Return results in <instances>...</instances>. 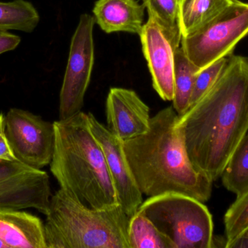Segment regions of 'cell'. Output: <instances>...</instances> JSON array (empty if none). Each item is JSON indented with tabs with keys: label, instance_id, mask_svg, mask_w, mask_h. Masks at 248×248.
I'll list each match as a JSON object with an SVG mask.
<instances>
[{
	"label": "cell",
	"instance_id": "obj_16",
	"mask_svg": "<svg viewBox=\"0 0 248 248\" xmlns=\"http://www.w3.org/2000/svg\"><path fill=\"white\" fill-rule=\"evenodd\" d=\"M201 68L189 59L182 47L176 49L173 65V107L179 116L186 112L189 106L191 96L197 75Z\"/></svg>",
	"mask_w": 248,
	"mask_h": 248
},
{
	"label": "cell",
	"instance_id": "obj_3",
	"mask_svg": "<svg viewBox=\"0 0 248 248\" xmlns=\"http://www.w3.org/2000/svg\"><path fill=\"white\" fill-rule=\"evenodd\" d=\"M55 141L50 170L68 195L88 208L119 205L104 152L94 137L88 114L53 122Z\"/></svg>",
	"mask_w": 248,
	"mask_h": 248
},
{
	"label": "cell",
	"instance_id": "obj_25",
	"mask_svg": "<svg viewBox=\"0 0 248 248\" xmlns=\"http://www.w3.org/2000/svg\"><path fill=\"white\" fill-rule=\"evenodd\" d=\"M226 248H248V228L234 240L227 242Z\"/></svg>",
	"mask_w": 248,
	"mask_h": 248
},
{
	"label": "cell",
	"instance_id": "obj_26",
	"mask_svg": "<svg viewBox=\"0 0 248 248\" xmlns=\"http://www.w3.org/2000/svg\"><path fill=\"white\" fill-rule=\"evenodd\" d=\"M0 248H7V246L0 240Z\"/></svg>",
	"mask_w": 248,
	"mask_h": 248
},
{
	"label": "cell",
	"instance_id": "obj_13",
	"mask_svg": "<svg viewBox=\"0 0 248 248\" xmlns=\"http://www.w3.org/2000/svg\"><path fill=\"white\" fill-rule=\"evenodd\" d=\"M96 23L106 33L125 32L140 35L144 6L136 0H98L93 9Z\"/></svg>",
	"mask_w": 248,
	"mask_h": 248
},
{
	"label": "cell",
	"instance_id": "obj_12",
	"mask_svg": "<svg viewBox=\"0 0 248 248\" xmlns=\"http://www.w3.org/2000/svg\"><path fill=\"white\" fill-rule=\"evenodd\" d=\"M108 129L124 141L144 135L150 128V108L134 90L113 87L106 100Z\"/></svg>",
	"mask_w": 248,
	"mask_h": 248
},
{
	"label": "cell",
	"instance_id": "obj_1",
	"mask_svg": "<svg viewBox=\"0 0 248 248\" xmlns=\"http://www.w3.org/2000/svg\"><path fill=\"white\" fill-rule=\"evenodd\" d=\"M188 156L213 182L248 131V58L229 56L212 87L179 116Z\"/></svg>",
	"mask_w": 248,
	"mask_h": 248
},
{
	"label": "cell",
	"instance_id": "obj_2",
	"mask_svg": "<svg viewBox=\"0 0 248 248\" xmlns=\"http://www.w3.org/2000/svg\"><path fill=\"white\" fill-rule=\"evenodd\" d=\"M178 120L173 106L162 109L150 119L146 133L124 141V151L142 195L179 194L204 203L213 182L192 165Z\"/></svg>",
	"mask_w": 248,
	"mask_h": 248
},
{
	"label": "cell",
	"instance_id": "obj_11",
	"mask_svg": "<svg viewBox=\"0 0 248 248\" xmlns=\"http://www.w3.org/2000/svg\"><path fill=\"white\" fill-rule=\"evenodd\" d=\"M88 117L92 131L104 152L118 202L131 218L142 204L143 198L127 160L124 142L100 123L93 114L89 113Z\"/></svg>",
	"mask_w": 248,
	"mask_h": 248
},
{
	"label": "cell",
	"instance_id": "obj_23",
	"mask_svg": "<svg viewBox=\"0 0 248 248\" xmlns=\"http://www.w3.org/2000/svg\"><path fill=\"white\" fill-rule=\"evenodd\" d=\"M0 160L13 161L17 158L15 157L11 147L9 144L8 140L4 129V115L0 113Z\"/></svg>",
	"mask_w": 248,
	"mask_h": 248
},
{
	"label": "cell",
	"instance_id": "obj_8",
	"mask_svg": "<svg viewBox=\"0 0 248 248\" xmlns=\"http://www.w3.org/2000/svg\"><path fill=\"white\" fill-rule=\"evenodd\" d=\"M4 129L18 161L38 170L50 164L55 141L53 123L31 112L13 108L4 115Z\"/></svg>",
	"mask_w": 248,
	"mask_h": 248
},
{
	"label": "cell",
	"instance_id": "obj_24",
	"mask_svg": "<svg viewBox=\"0 0 248 248\" xmlns=\"http://www.w3.org/2000/svg\"><path fill=\"white\" fill-rule=\"evenodd\" d=\"M21 39L20 36L7 31L0 30V55L16 49Z\"/></svg>",
	"mask_w": 248,
	"mask_h": 248
},
{
	"label": "cell",
	"instance_id": "obj_17",
	"mask_svg": "<svg viewBox=\"0 0 248 248\" xmlns=\"http://www.w3.org/2000/svg\"><path fill=\"white\" fill-rule=\"evenodd\" d=\"M40 17L34 6L26 0L0 1V30H18L30 33L39 24Z\"/></svg>",
	"mask_w": 248,
	"mask_h": 248
},
{
	"label": "cell",
	"instance_id": "obj_15",
	"mask_svg": "<svg viewBox=\"0 0 248 248\" xmlns=\"http://www.w3.org/2000/svg\"><path fill=\"white\" fill-rule=\"evenodd\" d=\"M235 0H179V25L182 36L218 16Z\"/></svg>",
	"mask_w": 248,
	"mask_h": 248
},
{
	"label": "cell",
	"instance_id": "obj_14",
	"mask_svg": "<svg viewBox=\"0 0 248 248\" xmlns=\"http://www.w3.org/2000/svg\"><path fill=\"white\" fill-rule=\"evenodd\" d=\"M0 240L7 248H46L40 218L20 211L0 212Z\"/></svg>",
	"mask_w": 248,
	"mask_h": 248
},
{
	"label": "cell",
	"instance_id": "obj_7",
	"mask_svg": "<svg viewBox=\"0 0 248 248\" xmlns=\"http://www.w3.org/2000/svg\"><path fill=\"white\" fill-rule=\"evenodd\" d=\"M94 16L82 14L73 35L68 64L60 93V119L81 112L94 61Z\"/></svg>",
	"mask_w": 248,
	"mask_h": 248
},
{
	"label": "cell",
	"instance_id": "obj_4",
	"mask_svg": "<svg viewBox=\"0 0 248 248\" xmlns=\"http://www.w3.org/2000/svg\"><path fill=\"white\" fill-rule=\"evenodd\" d=\"M45 225L46 248H130V217L120 205L94 209L62 189L51 197Z\"/></svg>",
	"mask_w": 248,
	"mask_h": 248
},
{
	"label": "cell",
	"instance_id": "obj_20",
	"mask_svg": "<svg viewBox=\"0 0 248 248\" xmlns=\"http://www.w3.org/2000/svg\"><path fill=\"white\" fill-rule=\"evenodd\" d=\"M149 17L164 29H180L179 25V0H142Z\"/></svg>",
	"mask_w": 248,
	"mask_h": 248
},
{
	"label": "cell",
	"instance_id": "obj_21",
	"mask_svg": "<svg viewBox=\"0 0 248 248\" xmlns=\"http://www.w3.org/2000/svg\"><path fill=\"white\" fill-rule=\"evenodd\" d=\"M226 238L227 242L238 237L248 228V191L238 197L224 215Z\"/></svg>",
	"mask_w": 248,
	"mask_h": 248
},
{
	"label": "cell",
	"instance_id": "obj_5",
	"mask_svg": "<svg viewBox=\"0 0 248 248\" xmlns=\"http://www.w3.org/2000/svg\"><path fill=\"white\" fill-rule=\"evenodd\" d=\"M138 211L168 237L175 248H212L214 222L203 202L179 194L149 198Z\"/></svg>",
	"mask_w": 248,
	"mask_h": 248
},
{
	"label": "cell",
	"instance_id": "obj_10",
	"mask_svg": "<svg viewBox=\"0 0 248 248\" xmlns=\"http://www.w3.org/2000/svg\"><path fill=\"white\" fill-rule=\"evenodd\" d=\"M139 36L151 74L153 88L163 100L172 101L174 96V54L180 47V29H164L149 17Z\"/></svg>",
	"mask_w": 248,
	"mask_h": 248
},
{
	"label": "cell",
	"instance_id": "obj_22",
	"mask_svg": "<svg viewBox=\"0 0 248 248\" xmlns=\"http://www.w3.org/2000/svg\"><path fill=\"white\" fill-rule=\"evenodd\" d=\"M229 56L220 58L201 68L197 75L189 101V107L193 106L212 87L228 62Z\"/></svg>",
	"mask_w": 248,
	"mask_h": 248
},
{
	"label": "cell",
	"instance_id": "obj_27",
	"mask_svg": "<svg viewBox=\"0 0 248 248\" xmlns=\"http://www.w3.org/2000/svg\"></svg>",
	"mask_w": 248,
	"mask_h": 248
},
{
	"label": "cell",
	"instance_id": "obj_19",
	"mask_svg": "<svg viewBox=\"0 0 248 248\" xmlns=\"http://www.w3.org/2000/svg\"><path fill=\"white\" fill-rule=\"evenodd\" d=\"M224 187L237 198L248 191V131L230 157L221 176Z\"/></svg>",
	"mask_w": 248,
	"mask_h": 248
},
{
	"label": "cell",
	"instance_id": "obj_18",
	"mask_svg": "<svg viewBox=\"0 0 248 248\" xmlns=\"http://www.w3.org/2000/svg\"><path fill=\"white\" fill-rule=\"evenodd\" d=\"M128 239L130 248H175L173 243L138 211L130 218Z\"/></svg>",
	"mask_w": 248,
	"mask_h": 248
},
{
	"label": "cell",
	"instance_id": "obj_6",
	"mask_svg": "<svg viewBox=\"0 0 248 248\" xmlns=\"http://www.w3.org/2000/svg\"><path fill=\"white\" fill-rule=\"evenodd\" d=\"M248 34V3L235 0L221 13L186 36L181 44L186 56L198 68L230 56Z\"/></svg>",
	"mask_w": 248,
	"mask_h": 248
},
{
	"label": "cell",
	"instance_id": "obj_9",
	"mask_svg": "<svg viewBox=\"0 0 248 248\" xmlns=\"http://www.w3.org/2000/svg\"><path fill=\"white\" fill-rule=\"evenodd\" d=\"M50 199L46 172L17 160H0V212L34 208L46 215Z\"/></svg>",
	"mask_w": 248,
	"mask_h": 248
}]
</instances>
